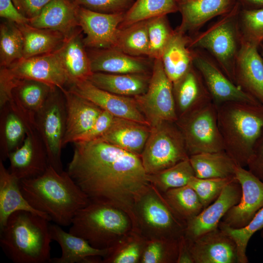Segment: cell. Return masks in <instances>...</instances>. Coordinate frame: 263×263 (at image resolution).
I'll return each instance as SVG.
<instances>
[{"instance_id":"43","label":"cell","mask_w":263,"mask_h":263,"mask_svg":"<svg viewBox=\"0 0 263 263\" xmlns=\"http://www.w3.org/2000/svg\"><path fill=\"white\" fill-rule=\"evenodd\" d=\"M149 38L148 57L152 60L160 59L167 43L173 34L167 15L147 20Z\"/></svg>"},{"instance_id":"48","label":"cell","mask_w":263,"mask_h":263,"mask_svg":"<svg viewBox=\"0 0 263 263\" xmlns=\"http://www.w3.org/2000/svg\"><path fill=\"white\" fill-rule=\"evenodd\" d=\"M114 118L113 114L103 110L92 127L74 143L89 142L100 138L110 128Z\"/></svg>"},{"instance_id":"45","label":"cell","mask_w":263,"mask_h":263,"mask_svg":"<svg viewBox=\"0 0 263 263\" xmlns=\"http://www.w3.org/2000/svg\"><path fill=\"white\" fill-rule=\"evenodd\" d=\"M239 20L243 38L259 47L263 42V8H241Z\"/></svg>"},{"instance_id":"49","label":"cell","mask_w":263,"mask_h":263,"mask_svg":"<svg viewBox=\"0 0 263 263\" xmlns=\"http://www.w3.org/2000/svg\"><path fill=\"white\" fill-rule=\"evenodd\" d=\"M246 167L251 173L263 182V131L255 143Z\"/></svg>"},{"instance_id":"6","label":"cell","mask_w":263,"mask_h":263,"mask_svg":"<svg viewBox=\"0 0 263 263\" xmlns=\"http://www.w3.org/2000/svg\"><path fill=\"white\" fill-rule=\"evenodd\" d=\"M241 9L237 1L229 12L221 16L206 30L190 38L189 43L191 49H201L208 52L234 83L235 62L242 40L239 20Z\"/></svg>"},{"instance_id":"15","label":"cell","mask_w":263,"mask_h":263,"mask_svg":"<svg viewBox=\"0 0 263 263\" xmlns=\"http://www.w3.org/2000/svg\"><path fill=\"white\" fill-rule=\"evenodd\" d=\"M242 188L236 178L223 189L219 196L197 216L187 222L184 236L189 241L218 228L226 212L240 201Z\"/></svg>"},{"instance_id":"29","label":"cell","mask_w":263,"mask_h":263,"mask_svg":"<svg viewBox=\"0 0 263 263\" xmlns=\"http://www.w3.org/2000/svg\"><path fill=\"white\" fill-rule=\"evenodd\" d=\"M150 132V126L115 117L99 138L129 152L141 156Z\"/></svg>"},{"instance_id":"4","label":"cell","mask_w":263,"mask_h":263,"mask_svg":"<svg viewBox=\"0 0 263 263\" xmlns=\"http://www.w3.org/2000/svg\"><path fill=\"white\" fill-rule=\"evenodd\" d=\"M216 107L225 151L237 165L246 167L263 131V105L229 102Z\"/></svg>"},{"instance_id":"42","label":"cell","mask_w":263,"mask_h":263,"mask_svg":"<svg viewBox=\"0 0 263 263\" xmlns=\"http://www.w3.org/2000/svg\"><path fill=\"white\" fill-rule=\"evenodd\" d=\"M179 239L167 238L146 239L140 263H176Z\"/></svg>"},{"instance_id":"51","label":"cell","mask_w":263,"mask_h":263,"mask_svg":"<svg viewBox=\"0 0 263 263\" xmlns=\"http://www.w3.org/2000/svg\"><path fill=\"white\" fill-rule=\"evenodd\" d=\"M52 0H12L19 12L28 19L38 16Z\"/></svg>"},{"instance_id":"37","label":"cell","mask_w":263,"mask_h":263,"mask_svg":"<svg viewBox=\"0 0 263 263\" xmlns=\"http://www.w3.org/2000/svg\"><path fill=\"white\" fill-rule=\"evenodd\" d=\"M176 0H135L125 12L119 28L178 11Z\"/></svg>"},{"instance_id":"21","label":"cell","mask_w":263,"mask_h":263,"mask_svg":"<svg viewBox=\"0 0 263 263\" xmlns=\"http://www.w3.org/2000/svg\"><path fill=\"white\" fill-rule=\"evenodd\" d=\"M55 88L35 80H18L8 103L22 118L29 131L36 129V116Z\"/></svg>"},{"instance_id":"30","label":"cell","mask_w":263,"mask_h":263,"mask_svg":"<svg viewBox=\"0 0 263 263\" xmlns=\"http://www.w3.org/2000/svg\"><path fill=\"white\" fill-rule=\"evenodd\" d=\"M190 38L177 29L167 43L160 58L164 70L173 84L193 66V52Z\"/></svg>"},{"instance_id":"8","label":"cell","mask_w":263,"mask_h":263,"mask_svg":"<svg viewBox=\"0 0 263 263\" xmlns=\"http://www.w3.org/2000/svg\"><path fill=\"white\" fill-rule=\"evenodd\" d=\"M148 174L157 173L189 158L182 133L174 122L150 127L140 156Z\"/></svg>"},{"instance_id":"12","label":"cell","mask_w":263,"mask_h":263,"mask_svg":"<svg viewBox=\"0 0 263 263\" xmlns=\"http://www.w3.org/2000/svg\"><path fill=\"white\" fill-rule=\"evenodd\" d=\"M193 52V65L201 74L216 106L229 102L261 104L231 81L215 61L197 49Z\"/></svg>"},{"instance_id":"57","label":"cell","mask_w":263,"mask_h":263,"mask_svg":"<svg viewBox=\"0 0 263 263\" xmlns=\"http://www.w3.org/2000/svg\"><path fill=\"white\" fill-rule=\"evenodd\" d=\"M261 236L262 238H263V230L262 231V232H261Z\"/></svg>"},{"instance_id":"56","label":"cell","mask_w":263,"mask_h":263,"mask_svg":"<svg viewBox=\"0 0 263 263\" xmlns=\"http://www.w3.org/2000/svg\"><path fill=\"white\" fill-rule=\"evenodd\" d=\"M188 0H176L178 3L184 2H186V1H188Z\"/></svg>"},{"instance_id":"52","label":"cell","mask_w":263,"mask_h":263,"mask_svg":"<svg viewBox=\"0 0 263 263\" xmlns=\"http://www.w3.org/2000/svg\"><path fill=\"white\" fill-rule=\"evenodd\" d=\"M0 16L16 24L28 23L29 19L20 14L15 8L12 0H0Z\"/></svg>"},{"instance_id":"24","label":"cell","mask_w":263,"mask_h":263,"mask_svg":"<svg viewBox=\"0 0 263 263\" xmlns=\"http://www.w3.org/2000/svg\"><path fill=\"white\" fill-rule=\"evenodd\" d=\"M61 91L64 96L67 114L64 147L89 130L103 110L66 88Z\"/></svg>"},{"instance_id":"44","label":"cell","mask_w":263,"mask_h":263,"mask_svg":"<svg viewBox=\"0 0 263 263\" xmlns=\"http://www.w3.org/2000/svg\"><path fill=\"white\" fill-rule=\"evenodd\" d=\"M218 228L235 242L237 247L239 263H248L246 255V247L252 236L258 230L263 228V208L261 209L254 218L243 227L231 228L220 222Z\"/></svg>"},{"instance_id":"23","label":"cell","mask_w":263,"mask_h":263,"mask_svg":"<svg viewBox=\"0 0 263 263\" xmlns=\"http://www.w3.org/2000/svg\"><path fill=\"white\" fill-rule=\"evenodd\" d=\"M52 240L61 247V256L51 258L52 263H102L109 249H100L92 246L84 239L63 230L59 225L49 224Z\"/></svg>"},{"instance_id":"11","label":"cell","mask_w":263,"mask_h":263,"mask_svg":"<svg viewBox=\"0 0 263 263\" xmlns=\"http://www.w3.org/2000/svg\"><path fill=\"white\" fill-rule=\"evenodd\" d=\"M134 97L150 127L178 120L173 83L167 76L161 59L153 61L147 91Z\"/></svg>"},{"instance_id":"27","label":"cell","mask_w":263,"mask_h":263,"mask_svg":"<svg viewBox=\"0 0 263 263\" xmlns=\"http://www.w3.org/2000/svg\"><path fill=\"white\" fill-rule=\"evenodd\" d=\"M79 7L74 0H52L28 23L36 28L57 31L67 37L79 27Z\"/></svg>"},{"instance_id":"16","label":"cell","mask_w":263,"mask_h":263,"mask_svg":"<svg viewBox=\"0 0 263 263\" xmlns=\"http://www.w3.org/2000/svg\"><path fill=\"white\" fill-rule=\"evenodd\" d=\"M125 12L106 14L80 6L78 13L79 26L85 35L87 49H105L114 46L119 27Z\"/></svg>"},{"instance_id":"40","label":"cell","mask_w":263,"mask_h":263,"mask_svg":"<svg viewBox=\"0 0 263 263\" xmlns=\"http://www.w3.org/2000/svg\"><path fill=\"white\" fill-rule=\"evenodd\" d=\"M24 40L17 24L6 20L0 26V66L8 67L23 58Z\"/></svg>"},{"instance_id":"17","label":"cell","mask_w":263,"mask_h":263,"mask_svg":"<svg viewBox=\"0 0 263 263\" xmlns=\"http://www.w3.org/2000/svg\"><path fill=\"white\" fill-rule=\"evenodd\" d=\"M18 79H32L63 90L69 84L66 73L56 52L15 62L7 67Z\"/></svg>"},{"instance_id":"50","label":"cell","mask_w":263,"mask_h":263,"mask_svg":"<svg viewBox=\"0 0 263 263\" xmlns=\"http://www.w3.org/2000/svg\"><path fill=\"white\" fill-rule=\"evenodd\" d=\"M18 79L16 78L7 67L0 69V108L8 103L12 99V91Z\"/></svg>"},{"instance_id":"36","label":"cell","mask_w":263,"mask_h":263,"mask_svg":"<svg viewBox=\"0 0 263 263\" xmlns=\"http://www.w3.org/2000/svg\"><path fill=\"white\" fill-rule=\"evenodd\" d=\"M113 47L132 56L148 57L149 38L147 20L119 28Z\"/></svg>"},{"instance_id":"19","label":"cell","mask_w":263,"mask_h":263,"mask_svg":"<svg viewBox=\"0 0 263 263\" xmlns=\"http://www.w3.org/2000/svg\"><path fill=\"white\" fill-rule=\"evenodd\" d=\"M259 47L242 36L235 62L234 83L263 105V59Z\"/></svg>"},{"instance_id":"34","label":"cell","mask_w":263,"mask_h":263,"mask_svg":"<svg viewBox=\"0 0 263 263\" xmlns=\"http://www.w3.org/2000/svg\"><path fill=\"white\" fill-rule=\"evenodd\" d=\"M190 162L199 178H227L235 177L237 164L225 151L203 152L189 156Z\"/></svg>"},{"instance_id":"9","label":"cell","mask_w":263,"mask_h":263,"mask_svg":"<svg viewBox=\"0 0 263 263\" xmlns=\"http://www.w3.org/2000/svg\"><path fill=\"white\" fill-rule=\"evenodd\" d=\"M66 119L64 96L60 89L55 88L37 114L35 124L45 147L49 164L58 172L64 171L61 151L64 148Z\"/></svg>"},{"instance_id":"25","label":"cell","mask_w":263,"mask_h":263,"mask_svg":"<svg viewBox=\"0 0 263 263\" xmlns=\"http://www.w3.org/2000/svg\"><path fill=\"white\" fill-rule=\"evenodd\" d=\"M178 119L212 102L199 71L193 66L173 84Z\"/></svg>"},{"instance_id":"20","label":"cell","mask_w":263,"mask_h":263,"mask_svg":"<svg viewBox=\"0 0 263 263\" xmlns=\"http://www.w3.org/2000/svg\"><path fill=\"white\" fill-rule=\"evenodd\" d=\"M188 242L194 263H240L235 242L219 228Z\"/></svg>"},{"instance_id":"14","label":"cell","mask_w":263,"mask_h":263,"mask_svg":"<svg viewBox=\"0 0 263 263\" xmlns=\"http://www.w3.org/2000/svg\"><path fill=\"white\" fill-rule=\"evenodd\" d=\"M235 176L241 185L242 196L240 202L226 212L221 222L238 228L246 225L263 208V182L238 165Z\"/></svg>"},{"instance_id":"38","label":"cell","mask_w":263,"mask_h":263,"mask_svg":"<svg viewBox=\"0 0 263 263\" xmlns=\"http://www.w3.org/2000/svg\"><path fill=\"white\" fill-rule=\"evenodd\" d=\"M146 238L133 229L109 248L104 263H140Z\"/></svg>"},{"instance_id":"41","label":"cell","mask_w":263,"mask_h":263,"mask_svg":"<svg viewBox=\"0 0 263 263\" xmlns=\"http://www.w3.org/2000/svg\"><path fill=\"white\" fill-rule=\"evenodd\" d=\"M195 173L188 158L157 173L148 174V180L163 193L169 189L187 185Z\"/></svg>"},{"instance_id":"18","label":"cell","mask_w":263,"mask_h":263,"mask_svg":"<svg viewBox=\"0 0 263 263\" xmlns=\"http://www.w3.org/2000/svg\"><path fill=\"white\" fill-rule=\"evenodd\" d=\"M8 170L19 181L42 174L49 166L44 145L37 131L28 132L21 145L9 155Z\"/></svg>"},{"instance_id":"10","label":"cell","mask_w":263,"mask_h":263,"mask_svg":"<svg viewBox=\"0 0 263 263\" xmlns=\"http://www.w3.org/2000/svg\"><path fill=\"white\" fill-rule=\"evenodd\" d=\"M176 123L189 156L225 150L218 125L217 107L213 102L179 118Z\"/></svg>"},{"instance_id":"32","label":"cell","mask_w":263,"mask_h":263,"mask_svg":"<svg viewBox=\"0 0 263 263\" xmlns=\"http://www.w3.org/2000/svg\"><path fill=\"white\" fill-rule=\"evenodd\" d=\"M148 74L93 73L87 78L95 86L119 95L135 97L144 94L148 87Z\"/></svg>"},{"instance_id":"26","label":"cell","mask_w":263,"mask_h":263,"mask_svg":"<svg viewBox=\"0 0 263 263\" xmlns=\"http://www.w3.org/2000/svg\"><path fill=\"white\" fill-rule=\"evenodd\" d=\"M82 33L79 27L65 37L63 42L55 51L68 77L69 85L76 81L87 79L93 73Z\"/></svg>"},{"instance_id":"53","label":"cell","mask_w":263,"mask_h":263,"mask_svg":"<svg viewBox=\"0 0 263 263\" xmlns=\"http://www.w3.org/2000/svg\"><path fill=\"white\" fill-rule=\"evenodd\" d=\"M176 263H194L188 241L184 235L179 239V252Z\"/></svg>"},{"instance_id":"13","label":"cell","mask_w":263,"mask_h":263,"mask_svg":"<svg viewBox=\"0 0 263 263\" xmlns=\"http://www.w3.org/2000/svg\"><path fill=\"white\" fill-rule=\"evenodd\" d=\"M67 89L92 102L114 116L136 121L150 126L134 97L117 95L101 89L87 79L78 80Z\"/></svg>"},{"instance_id":"54","label":"cell","mask_w":263,"mask_h":263,"mask_svg":"<svg viewBox=\"0 0 263 263\" xmlns=\"http://www.w3.org/2000/svg\"><path fill=\"white\" fill-rule=\"evenodd\" d=\"M242 8L254 9L263 8V0H236Z\"/></svg>"},{"instance_id":"39","label":"cell","mask_w":263,"mask_h":263,"mask_svg":"<svg viewBox=\"0 0 263 263\" xmlns=\"http://www.w3.org/2000/svg\"><path fill=\"white\" fill-rule=\"evenodd\" d=\"M162 194L173 211L186 222L204 209L197 193L188 185L169 189Z\"/></svg>"},{"instance_id":"28","label":"cell","mask_w":263,"mask_h":263,"mask_svg":"<svg viewBox=\"0 0 263 263\" xmlns=\"http://www.w3.org/2000/svg\"><path fill=\"white\" fill-rule=\"evenodd\" d=\"M236 0H189L178 3L182 21L177 29L182 32L194 31L217 16L229 12Z\"/></svg>"},{"instance_id":"2","label":"cell","mask_w":263,"mask_h":263,"mask_svg":"<svg viewBox=\"0 0 263 263\" xmlns=\"http://www.w3.org/2000/svg\"><path fill=\"white\" fill-rule=\"evenodd\" d=\"M19 185L29 204L59 225H71L76 213L91 202L67 171L58 172L50 165L42 174L21 180Z\"/></svg>"},{"instance_id":"46","label":"cell","mask_w":263,"mask_h":263,"mask_svg":"<svg viewBox=\"0 0 263 263\" xmlns=\"http://www.w3.org/2000/svg\"><path fill=\"white\" fill-rule=\"evenodd\" d=\"M235 178H199L192 177L188 185L198 196L204 209L213 203L220 195L224 188Z\"/></svg>"},{"instance_id":"1","label":"cell","mask_w":263,"mask_h":263,"mask_svg":"<svg viewBox=\"0 0 263 263\" xmlns=\"http://www.w3.org/2000/svg\"><path fill=\"white\" fill-rule=\"evenodd\" d=\"M74 144L68 174L91 202L121 209L133 223L134 206L150 185L141 157L101 138Z\"/></svg>"},{"instance_id":"22","label":"cell","mask_w":263,"mask_h":263,"mask_svg":"<svg viewBox=\"0 0 263 263\" xmlns=\"http://www.w3.org/2000/svg\"><path fill=\"white\" fill-rule=\"evenodd\" d=\"M87 50L93 73L148 74L150 68L144 57L129 55L114 47Z\"/></svg>"},{"instance_id":"35","label":"cell","mask_w":263,"mask_h":263,"mask_svg":"<svg viewBox=\"0 0 263 263\" xmlns=\"http://www.w3.org/2000/svg\"><path fill=\"white\" fill-rule=\"evenodd\" d=\"M17 25L23 37V59L55 51L65 38L57 31L36 28L28 23Z\"/></svg>"},{"instance_id":"3","label":"cell","mask_w":263,"mask_h":263,"mask_svg":"<svg viewBox=\"0 0 263 263\" xmlns=\"http://www.w3.org/2000/svg\"><path fill=\"white\" fill-rule=\"evenodd\" d=\"M49 221L32 212L19 210L0 228V245L15 263H46L51 259Z\"/></svg>"},{"instance_id":"7","label":"cell","mask_w":263,"mask_h":263,"mask_svg":"<svg viewBox=\"0 0 263 263\" xmlns=\"http://www.w3.org/2000/svg\"><path fill=\"white\" fill-rule=\"evenodd\" d=\"M133 214V229L146 239H179L184 235L187 222L177 215L151 184L136 202Z\"/></svg>"},{"instance_id":"47","label":"cell","mask_w":263,"mask_h":263,"mask_svg":"<svg viewBox=\"0 0 263 263\" xmlns=\"http://www.w3.org/2000/svg\"><path fill=\"white\" fill-rule=\"evenodd\" d=\"M79 6L97 12H126L135 0H74Z\"/></svg>"},{"instance_id":"33","label":"cell","mask_w":263,"mask_h":263,"mask_svg":"<svg viewBox=\"0 0 263 263\" xmlns=\"http://www.w3.org/2000/svg\"><path fill=\"white\" fill-rule=\"evenodd\" d=\"M29 129L20 115L8 103L0 108V157L4 161L19 148Z\"/></svg>"},{"instance_id":"55","label":"cell","mask_w":263,"mask_h":263,"mask_svg":"<svg viewBox=\"0 0 263 263\" xmlns=\"http://www.w3.org/2000/svg\"><path fill=\"white\" fill-rule=\"evenodd\" d=\"M261 49V55L263 57V42L260 44V46H259Z\"/></svg>"},{"instance_id":"31","label":"cell","mask_w":263,"mask_h":263,"mask_svg":"<svg viewBox=\"0 0 263 263\" xmlns=\"http://www.w3.org/2000/svg\"><path fill=\"white\" fill-rule=\"evenodd\" d=\"M19 180L7 169L0 159V227H2L11 214L19 210L32 212L49 221L47 214L36 210L23 195Z\"/></svg>"},{"instance_id":"5","label":"cell","mask_w":263,"mask_h":263,"mask_svg":"<svg viewBox=\"0 0 263 263\" xmlns=\"http://www.w3.org/2000/svg\"><path fill=\"white\" fill-rule=\"evenodd\" d=\"M71 225L69 232L100 249L111 248L133 229L132 219L125 211L94 202L76 213Z\"/></svg>"}]
</instances>
